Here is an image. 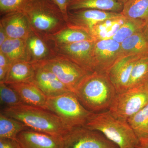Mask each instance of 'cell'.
<instances>
[{
    "instance_id": "obj_1",
    "label": "cell",
    "mask_w": 148,
    "mask_h": 148,
    "mask_svg": "<svg viewBox=\"0 0 148 148\" xmlns=\"http://www.w3.org/2000/svg\"><path fill=\"white\" fill-rule=\"evenodd\" d=\"M74 93L86 109L98 113L109 110L117 92L108 74L94 72L84 79Z\"/></svg>"
},
{
    "instance_id": "obj_2",
    "label": "cell",
    "mask_w": 148,
    "mask_h": 148,
    "mask_svg": "<svg viewBox=\"0 0 148 148\" xmlns=\"http://www.w3.org/2000/svg\"><path fill=\"white\" fill-rule=\"evenodd\" d=\"M1 112L21 122L29 129L54 136L63 137L72 128L55 114L38 107L21 104L4 108Z\"/></svg>"
},
{
    "instance_id": "obj_3",
    "label": "cell",
    "mask_w": 148,
    "mask_h": 148,
    "mask_svg": "<svg viewBox=\"0 0 148 148\" xmlns=\"http://www.w3.org/2000/svg\"><path fill=\"white\" fill-rule=\"evenodd\" d=\"M84 127L101 132L119 148H136L140 143L127 121L117 118L109 110L93 113Z\"/></svg>"
},
{
    "instance_id": "obj_4",
    "label": "cell",
    "mask_w": 148,
    "mask_h": 148,
    "mask_svg": "<svg viewBox=\"0 0 148 148\" xmlns=\"http://www.w3.org/2000/svg\"><path fill=\"white\" fill-rule=\"evenodd\" d=\"M24 12L32 31L45 38L67 26L63 14L51 0H31Z\"/></svg>"
},
{
    "instance_id": "obj_5",
    "label": "cell",
    "mask_w": 148,
    "mask_h": 148,
    "mask_svg": "<svg viewBox=\"0 0 148 148\" xmlns=\"http://www.w3.org/2000/svg\"><path fill=\"white\" fill-rule=\"evenodd\" d=\"M47 110L58 116L71 127L84 126L93 114L86 109L71 92L47 98Z\"/></svg>"
},
{
    "instance_id": "obj_6",
    "label": "cell",
    "mask_w": 148,
    "mask_h": 148,
    "mask_svg": "<svg viewBox=\"0 0 148 148\" xmlns=\"http://www.w3.org/2000/svg\"><path fill=\"white\" fill-rule=\"evenodd\" d=\"M148 104V86L146 84L117 93L109 110L119 119L126 121Z\"/></svg>"
},
{
    "instance_id": "obj_7",
    "label": "cell",
    "mask_w": 148,
    "mask_h": 148,
    "mask_svg": "<svg viewBox=\"0 0 148 148\" xmlns=\"http://www.w3.org/2000/svg\"><path fill=\"white\" fill-rule=\"evenodd\" d=\"M36 63L50 70L70 91L74 93L84 79L91 73L68 58L58 56Z\"/></svg>"
},
{
    "instance_id": "obj_8",
    "label": "cell",
    "mask_w": 148,
    "mask_h": 148,
    "mask_svg": "<svg viewBox=\"0 0 148 148\" xmlns=\"http://www.w3.org/2000/svg\"><path fill=\"white\" fill-rule=\"evenodd\" d=\"M63 141V148H119L101 132L84 126L72 127Z\"/></svg>"
},
{
    "instance_id": "obj_9",
    "label": "cell",
    "mask_w": 148,
    "mask_h": 148,
    "mask_svg": "<svg viewBox=\"0 0 148 148\" xmlns=\"http://www.w3.org/2000/svg\"><path fill=\"white\" fill-rule=\"evenodd\" d=\"M96 40H84L63 45L52 44V49L54 56L68 58L86 71L92 73L93 52Z\"/></svg>"
},
{
    "instance_id": "obj_10",
    "label": "cell",
    "mask_w": 148,
    "mask_h": 148,
    "mask_svg": "<svg viewBox=\"0 0 148 148\" xmlns=\"http://www.w3.org/2000/svg\"><path fill=\"white\" fill-rule=\"evenodd\" d=\"M121 57V43L111 38L96 40L93 52L94 72L108 73Z\"/></svg>"
},
{
    "instance_id": "obj_11",
    "label": "cell",
    "mask_w": 148,
    "mask_h": 148,
    "mask_svg": "<svg viewBox=\"0 0 148 148\" xmlns=\"http://www.w3.org/2000/svg\"><path fill=\"white\" fill-rule=\"evenodd\" d=\"M123 16L121 13L95 9H82L68 12L67 26L84 29L90 32L99 22Z\"/></svg>"
},
{
    "instance_id": "obj_12",
    "label": "cell",
    "mask_w": 148,
    "mask_h": 148,
    "mask_svg": "<svg viewBox=\"0 0 148 148\" xmlns=\"http://www.w3.org/2000/svg\"><path fill=\"white\" fill-rule=\"evenodd\" d=\"M143 56L145 55L123 56L110 69L107 74L115 88L117 93H121L128 89L133 67L138 59Z\"/></svg>"
},
{
    "instance_id": "obj_13",
    "label": "cell",
    "mask_w": 148,
    "mask_h": 148,
    "mask_svg": "<svg viewBox=\"0 0 148 148\" xmlns=\"http://www.w3.org/2000/svg\"><path fill=\"white\" fill-rule=\"evenodd\" d=\"M33 64L35 69L34 82L47 98L71 92L50 70L38 63Z\"/></svg>"
},
{
    "instance_id": "obj_14",
    "label": "cell",
    "mask_w": 148,
    "mask_h": 148,
    "mask_svg": "<svg viewBox=\"0 0 148 148\" xmlns=\"http://www.w3.org/2000/svg\"><path fill=\"white\" fill-rule=\"evenodd\" d=\"M21 148H63V137L31 129L23 130L16 138Z\"/></svg>"
},
{
    "instance_id": "obj_15",
    "label": "cell",
    "mask_w": 148,
    "mask_h": 148,
    "mask_svg": "<svg viewBox=\"0 0 148 148\" xmlns=\"http://www.w3.org/2000/svg\"><path fill=\"white\" fill-rule=\"evenodd\" d=\"M0 24L10 38L25 40L32 31L24 11L14 12L2 15Z\"/></svg>"
},
{
    "instance_id": "obj_16",
    "label": "cell",
    "mask_w": 148,
    "mask_h": 148,
    "mask_svg": "<svg viewBox=\"0 0 148 148\" xmlns=\"http://www.w3.org/2000/svg\"><path fill=\"white\" fill-rule=\"evenodd\" d=\"M29 62L37 63L54 56L51 43L32 31L25 39Z\"/></svg>"
},
{
    "instance_id": "obj_17",
    "label": "cell",
    "mask_w": 148,
    "mask_h": 148,
    "mask_svg": "<svg viewBox=\"0 0 148 148\" xmlns=\"http://www.w3.org/2000/svg\"><path fill=\"white\" fill-rule=\"evenodd\" d=\"M8 85L17 92L23 104L47 110V98L34 82Z\"/></svg>"
},
{
    "instance_id": "obj_18",
    "label": "cell",
    "mask_w": 148,
    "mask_h": 148,
    "mask_svg": "<svg viewBox=\"0 0 148 148\" xmlns=\"http://www.w3.org/2000/svg\"><path fill=\"white\" fill-rule=\"evenodd\" d=\"M52 44L63 45L84 40H95L90 32L84 29L67 26L45 38Z\"/></svg>"
},
{
    "instance_id": "obj_19",
    "label": "cell",
    "mask_w": 148,
    "mask_h": 148,
    "mask_svg": "<svg viewBox=\"0 0 148 148\" xmlns=\"http://www.w3.org/2000/svg\"><path fill=\"white\" fill-rule=\"evenodd\" d=\"M35 74L34 64L27 61L11 63L4 83L7 84L34 82Z\"/></svg>"
},
{
    "instance_id": "obj_20",
    "label": "cell",
    "mask_w": 148,
    "mask_h": 148,
    "mask_svg": "<svg viewBox=\"0 0 148 148\" xmlns=\"http://www.w3.org/2000/svg\"><path fill=\"white\" fill-rule=\"evenodd\" d=\"M124 5L121 0H71L68 10L95 9L121 13Z\"/></svg>"
},
{
    "instance_id": "obj_21",
    "label": "cell",
    "mask_w": 148,
    "mask_h": 148,
    "mask_svg": "<svg viewBox=\"0 0 148 148\" xmlns=\"http://www.w3.org/2000/svg\"><path fill=\"white\" fill-rule=\"evenodd\" d=\"M0 51L11 63L16 61L29 62L25 40L8 38L0 46Z\"/></svg>"
},
{
    "instance_id": "obj_22",
    "label": "cell",
    "mask_w": 148,
    "mask_h": 148,
    "mask_svg": "<svg viewBox=\"0 0 148 148\" xmlns=\"http://www.w3.org/2000/svg\"><path fill=\"white\" fill-rule=\"evenodd\" d=\"M126 19V17L123 16L101 21L92 27L90 34L95 40L112 38Z\"/></svg>"
},
{
    "instance_id": "obj_23",
    "label": "cell",
    "mask_w": 148,
    "mask_h": 148,
    "mask_svg": "<svg viewBox=\"0 0 148 148\" xmlns=\"http://www.w3.org/2000/svg\"><path fill=\"white\" fill-rule=\"evenodd\" d=\"M121 57L148 54V41L142 32L132 35L121 43Z\"/></svg>"
},
{
    "instance_id": "obj_24",
    "label": "cell",
    "mask_w": 148,
    "mask_h": 148,
    "mask_svg": "<svg viewBox=\"0 0 148 148\" xmlns=\"http://www.w3.org/2000/svg\"><path fill=\"white\" fill-rule=\"evenodd\" d=\"M127 121L135 132L139 143L148 140V104L130 118Z\"/></svg>"
},
{
    "instance_id": "obj_25",
    "label": "cell",
    "mask_w": 148,
    "mask_h": 148,
    "mask_svg": "<svg viewBox=\"0 0 148 148\" xmlns=\"http://www.w3.org/2000/svg\"><path fill=\"white\" fill-rule=\"evenodd\" d=\"M121 14L128 18L138 19L148 23V0H128Z\"/></svg>"
},
{
    "instance_id": "obj_26",
    "label": "cell",
    "mask_w": 148,
    "mask_h": 148,
    "mask_svg": "<svg viewBox=\"0 0 148 148\" xmlns=\"http://www.w3.org/2000/svg\"><path fill=\"white\" fill-rule=\"evenodd\" d=\"M29 129L22 122L1 112L0 114V138L16 140L19 133Z\"/></svg>"
},
{
    "instance_id": "obj_27",
    "label": "cell",
    "mask_w": 148,
    "mask_h": 148,
    "mask_svg": "<svg viewBox=\"0 0 148 148\" xmlns=\"http://www.w3.org/2000/svg\"><path fill=\"white\" fill-rule=\"evenodd\" d=\"M148 80V54L141 56L132 69L129 88L146 84Z\"/></svg>"
},
{
    "instance_id": "obj_28",
    "label": "cell",
    "mask_w": 148,
    "mask_h": 148,
    "mask_svg": "<svg viewBox=\"0 0 148 148\" xmlns=\"http://www.w3.org/2000/svg\"><path fill=\"white\" fill-rule=\"evenodd\" d=\"M147 24L143 20L126 18L124 24L111 39L121 43L128 37L142 32Z\"/></svg>"
},
{
    "instance_id": "obj_29",
    "label": "cell",
    "mask_w": 148,
    "mask_h": 148,
    "mask_svg": "<svg viewBox=\"0 0 148 148\" xmlns=\"http://www.w3.org/2000/svg\"><path fill=\"white\" fill-rule=\"evenodd\" d=\"M0 100L1 104L5 106V108L23 104L17 92L4 82H0Z\"/></svg>"
},
{
    "instance_id": "obj_30",
    "label": "cell",
    "mask_w": 148,
    "mask_h": 148,
    "mask_svg": "<svg viewBox=\"0 0 148 148\" xmlns=\"http://www.w3.org/2000/svg\"><path fill=\"white\" fill-rule=\"evenodd\" d=\"M31 0H0L1 15L14 12L24 11Z\"/></svg>"
},
{
    "instance_id": "obj_31",
    "label": "cell",
    "mask_w": 148,
    "mask_h": 148,
    "mask_svg": "<svg viewBox=\"0 0 148 148\" xmlns=\"http://www.w3.org/2000/svg\"><path fill=\"white\" fill-rule=\"evenodd\" d=\"M10 64L8 58L0 51V82L4 81Z\"/></svg>"
},
{
    "instance_id": "obj_32",
    "label": "cell",
    "mask_w": 148,
    "mask_h": 148,
    "mask_svg": "<svg viewBox=\"0 0 148 148\" xmlns=\"http://www.w3.org/2000/svg\"><path fill=\"white\" fill-rule=\"evenodd\" d=\"M63 14L66 20L68 16V8L71 0H51Z\"/></svg>"
},
{
    "instance_id": "obj_33",
    "label": "cell",
    "mask_w": 148,
    "mask_h": 148,
    "mask_svg": "<svg viewBox=\"0 0 148 148\" xmlns=\"http://www.w3.org/2000/svg\"><path fill=\"white\" fill-rule=\"evenodd\" d=\"M0 148H21L16 140L0 138Z\"/></svg>"
},
{
    "instance_id": "obj_34",
    "label": "cell",
    "mask_w": 148,
    "mask_h": 148,
    "mask_svg": "<svg viewBox=\"0 0 148 148\" xmlns=\"http://www.w3.org/2000/svg\"><path fill=\"white\" fill-rule=\"evenodd\" d=\"M8 38L5 30L2 25L0 24V46Z\"/></svg>"
},
{
    "instance_id": "obj_35",
    "label": "cell",
    "mask_w": 148,
    "mask_h": 148,
    "mask_svg": "<svg viewBox=\"0 0 148 148\" xmlns=\"http://www.w3.org/2000/svg\"><path fill=\"white\" fill-rule=\"evenodd\" d=\"M136 148H148V140L140 143Z\"/></svg>"
},
{
    "instance_id": "obj_36",
    "label": "cell",
    "mask_w": 148,
    "mask_h": 148,
    "mask_svg": "<svg viewBox=\"0 0 148 148\" xmlns=\"http://www.w3.org/2000/svg\"><path fill=\"white\" fill-rule=\"evenodd\" d=\"M143 33L146 39L148 41V23L146 24L143 31Z\"/></svg>"
},
{
    "instance_id": "obj_37",
    "label": "cell",
    "mask_w": 148,
    "mask_h": 148,
    "mask_svg": "<svg viewBox=\"0 0 148 148\" xmlns=\"http://www.w3.org/2000/svg\"><path fill=\"white\" fill-rule=\"evenodd\" d=\"M121 1L123 3L125 4L127 1H128V0H121Z\"/></svg>"
},
{
    "instance_id": "obj_38",
    "label": "cell",
    "mask_w": 148,
    "mask_h": 148,
    "mask_svg": "<svg viewBox=\"0 0 148 148\" xmlns=\"http://www.w3.org/2000/svg\"><path fill=\"white\" fill-rule=\"evenodd\" d=\"M146 85H147V86H148V80L147 81V83H146Z\"/></svg>"
}]
</instances>
